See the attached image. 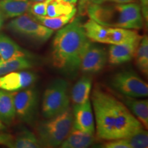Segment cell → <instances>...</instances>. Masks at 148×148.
I'll use <instances>...</instances> for the list:
<instances>
[{
	"instance_id": "obj_1",
	"label": "cell",
	"mask_w": 148,
	"mask_h": 148,
	"mask_svg": "<svg viewBox=\"0 0 148 148\" xmlns=\"http://www.w3.org/2000/svg\"><path fill=\"white\" fill-rule=\"evenodd\" d=\"M91 101L97 135L101 139L125 138L144 127L124 103L108 92L95 88Z\"/></svg>"
},
{
	"instance_id": "obj_2",
	"label": "cell",
	"mask_w": 148,
	"mask_h": 148,
	"mask_svg": "<svg viewBox=\"0 0 148 148\" xmlns=\"http://www.w3.org/2000/svg\"><path fill=\"white\" fill-rule=\"evenodd\" d=\"M89 39L79 17L59 29L53 40L51 60L57 69L71 74L79 69L82 54Z\"/></svg>"
},
{
	"instance_id": "obj_3",
	"label": "cell",
	"mask_w": 148,
	"mask_h": 148,
	"mask_svg": "<svg viewBox=\"0 0 148 148\" xmlns=\"http://www.w3.org/2000/svg\"><path fill=\"white\" fill-rule=\"evenodd\" d=\"M86 12L90 18L105 27L139 29L143 25L141 11L136 3H89Z\"/></svg>"
},
{
	"instance_id": "obj_4",
	"label": "cell",
	"mask_w": 148,
	"mask_h": 148,
	"mask_svg": "<svg viewBox=\"0 0 148 148\" xmlns=\"http://www.w3.org/2000/svg\"><path fill=\"white\" fill-rule=\"evenodd\" d=\"M73 125V112L69 108L58 115L40 122L36 129L37 138L42 147H58L69 135Z\"/></svg>"
},
{
	"instance_id": "obj_5",
	"label": "cell",
	"mask_w": 148,
	"mask_h": 148,
	"mask_svg": "<svg viewBox=\"0 0 148 148\" xmlns=\"http://www.w3.org/2000/svg\"><path fill=\"white\" fill-rule=\"evenodd\" d=\"M69 83L62 78L52 81L44 92L42 113L45 119L53 117L69 108Z\"/></svg>"
},
{
	"instance_id": "obj_6",
	"label": "cell",
	"mask_w": 148,
	"mask_h": 148,
	"mask_svg": "<svg viewBox=\"0 0 148 148\" xmlns=\"http://www.w3.org/2000/svg\"><path fill=\"white\" fill-rule=\"evenodd\" d=\"M10 32L33 41L42 43L51 38L53 30L44 26L31 14H23L14 18L7 25Z\"/></svg>"
},
{
	"instance_id": "obj_7",
	"label": "cell",
	"mask_w": 148,
	"mask_h": 148,
	"mask_svg": "<svg viewBox=\"0 0 148 148\" xmlns=\"http://www.w3.org/2000/svg\"><path fill=\"white\" fill-rule=\"evenodd\" d=\"M112 87L121 95L141 98L148 95V86L143 79L132 70L116 73L110 81Z\"/></svg>"
},
{
	"instance_id": "obj_8",
	"label": "cell",
	"mask_w": 148,
	"mask_h": 148,
	"mask_svg": "<svg viewBox=\"0 0 148 148\" xmlns=\"http://www.w3.org/2000/svg\"><path fill=\"white\" fill-rule=\"evenodd\" d=\"M16 116L22 121L31 123L36 117L38 108V92L34 88H26L11 92Z\"/></svg>"
},
{
	"instance_id": "obj_9",
	"label": "cell",
	"mask_w": 148,
	"mask_h": 148,
	"mask_svg": "<svg viewBox=\"0 0 148 148\" xmlns=\"http://www.w3.org/2000/svg\"><path fill=\"white\" fill-rule=\"evenodd\" d=\"M108 62V53L100 46L88 42L81 56L79 69L86 73L101 71Z\"/></svg>"
},
{
	"instance_id": "obj_10",
	"label": "cell",
	"mask_w": 148,
	"mask_h": 148,
	"mask_svg": "<svg viewBox=\"0 0 148 148\" xmlns=\"http://www.w3.org/2000/svg\"><path fill=\"white\" fill-rule=\"evenodd\" d=\"M36 80V74L33 72L14 71L0 76V89L14 92L28 88Z\"/></svg>"
},
{
	"instance_id": "obj_11",
	"label": "cell",
	"mask_w": 148,
	"mask_h": 148,
	"mask_svg": "<svg viewBox=\"0 0 148 148\" xmlns=\"http://www.w3.org/2000/svg\"><path fill=\"white\" fill-rule=\"evenodd\" d=\"M73 127L88 134H95V122L90 99L84 103L75 104L73 110Z\"/></svg>"
},
{
	"instance_id": "obj_12",
	"label": "cell",
	"mask_w": 148,
	"mask_h": 148,
	"mask_svg": "<svg viewBox=\"0 0 148 148\" xmlns=\"http://www.w3.org/2000/svg\"><path fill=\"white\" fill-rule=\"evenodd\" d=\"M33 54L25 50L10 37L0 34V64L19 57L34 58Z\"/></svg>"
},
{
	"instance_id": "obj_13",
	"label": "cell",
	"mask_w": 148,
	"mask_h": 148,
	"mask_svg": "<svg viewBox=\"0 0 148 148\" xmlns=\"http://www.w3.org/2000/svg\"><path fill=\"white\" fill-rule=\"evenodd\" d=\"M139 42L110 45L108 53L109 63L112 65H119L130 61L134 57Z\"/></svg>"
},
{
	"instance_id": "obj_14",
	"label": "cell",
	"mask_w": 148,
	"mask_h": 148,
	"mask_svg": "<svg viewBox=\"0 0 148 148\" xmlns=\"http://www.w3.org/2000/svg\"><path fill=\"white\" fill-rule=\"evenodd\" d=\"M121 100L130 110L135 117L143 125L144 128H148V101L145 99L121 95Z\"/></svg>"
},
{
	"instance_id": "obj_15",
	"label": "cell",
	"mask_w": 148,
	"mask_h": 148,
	"mask_svg": "<svg viewBox=\"0 0 148 148\" xmlns=\"http://www.w3.org/2000/svg\"><path fill=\"white\" fill-rule=\"evenodd\" d=\"M141 36L134 29L121 27H108V36L106 44L122 45L140 42Z\"/></svg>"
},
{
	"instance_id": "obj_16",
	"label": "cell",
	"mask_w": 148,
	"mask_h": 148,
	"mask_svg": "<svg viewBox=\"0 0 148 148\" xmlns=\"http://www.w3.org/2000/svg\"><path fill=\"white\" fill-rule=\"evenodd\" d=\"M94 134H88L73 127L60 145L62 148H86L95 143Z\"/></svg>"
},
{
	"instance_id": "obj_17",
	"label": "cell",
	"mask_w": 148,
	"mask_h": 148,
	"mask_svg": "<svg viewBox=\"0 0 148 148\" xmlns=\"http://www.w3.org/2000/svg\"><path fill=\"white\" fill-rule=\"evenodd\" d=\"M30 5L29 0H0V10L5 18H15L26 13Z\"/></svg>"
},
{
	"instance_id": "obj_18",
	"label": "cell",
	"mask_w": 148,
	"mask_h": 148,
	"mask_svg": "<svg viewBox=\"0 0 148 148\" xmlns=\"http://www.w3.org/2000/svg\"><path fill=\"white\" fill-rule=\"evenodd\" d=\"M5 145L13 148H38L42 147L37 136L27 130H23L16 137L8 135Z\"/></svg>"
},
{
	"instance_id": "obj_19",
	"label": "cell",
	"mask_w": 148,
	"mask_h": 148,
	"mask_svg": "<svg viewBox=\"0 0 148 148\" xmlns=\"http://www.w3.org/2000/svg\"><path fill=\"white\" fill-rule=\"evenodd\" d=\"M92 87V79L84 75L75 83L71 90V98L74 104H81L89 100Z\"/></svg>"
},
{
	"instance_id": "obj_20",
	"label": "cell",
	"mask_w": 148,
	"mask_h": 148,
	"mask_svg": "<svg viewBox=\"0 0 148 148\" xmlns=\"http://www.w3.org/2000/svg\"><path fill=\"white\" fill-rule=\"evenodd\" d=\"M13 97L11 92L0 89V121L10 124L15 118Z\"/></svg>"
},
{
	"instance_id": "obj_21",
	"label": "cell",
	"mask_w": 148,
	"mask_h": 148,
	"mask_svg": "<svg viewBox=\"0 0 148 148\" xmlns=\"http://www.w3.org/2000/svg\"><path fill=\"white\" fill-rule=\"evenodd\" d=\"M85 34L88 39L94 42L106 43L108 36V27H105L90 18L83 24Z\"/></svg>"
},
{
	"instance_id": "obj_22",
	"label": "cell",
	"mask_w": 148,
	"mask_h": 148,
	"mask_svg": "<svg viewBox=\"0 0 148 148\" xmlns=\"http://www.w3.org/2000/svg\"><path fill=\"white\" fill-rule=\"evenodd\" d=\"M76 13V10L73 11L71 13L64 15L57 16H33L36 21L43 25L48 28L53 29H59L69 23L73 18Z\"/></svg>"
},
{
	"instance_id": "obj_23",
	"label": "cell",
	"mask_w": 148,
	"mask_h": 148,
	"mask_svg": "<svg viewBox=\"0 0 148 148\" xmlns=\"http://www.w3.org/2000/svg\"><path fill=\"white\" fill-rule=\"evenodd\" d=\"M32 59L27 57H19L0 64V76H2L12 71L32 67L34 64Z\"/></svg>"
},
{
	"instance_id": "obj_24",
	"label": "cell",
	"mask_w": 148,
	"mask_h": 148,
	"mask_svg": "<svg viewBox=\"0 0 148 148\" xmlns=\"http://www.w3.org/2000/svg\"><path fill=\"white\" fill-rule=\"evenodd\" d=\"M138 69L144 75L148 74V37L141 38L134 55Z\"/></svg>"
},
{
	"instance_id": "obj_25",
	"label": "cell",
	"mask_w": 148,
	"mask_h": 148,
	"mask_svg": "<svg viewBox=\"0 0 148 148\" xmlns=\"http://www.w3.org/2000/svg\"><path fill=\"white\" fill-rule=\"evenodd\" d=\"M76 10L75 4L63 1L51 0L47 8V16H57L68 14Z\"/></svg>"
},
{
	"instance_id": "obj_26",
	"label": "cell",
	"mask_w": 148,
	"mask_h": 148,
	"mask_svg": "<svg viewBox=\"0 0 148 148\" xmlns=\"http://www.w3.org/2000/svg\"><path fill=\"white\" fill-rule=\"evenodd\" d=\"M125 139L130 148H147L148 147V133L144 127L125 137Z\"/></svg>"
},
{
	"instance_id": "obj_27",
	"label": "cell",
	"mask_w": 148,
	"mask_h": 148,
	"mask_svg": "<svg viewBox=\"0 0 148 148\" xmlns=\"http://www.w3.org/2000/svg\"><path fill=\"white\" fill-rule=\"evenodd\" d=\"M51 0H44L42 1L34 2L30 5L29 12L32 16H46L47 15V8L49 3Z\"/></svg>"
},
{
	"instance_id": "obj_28",
	"label": "cell",
	"mask_w": 148,
	"mask_h": 148,
	"mask_svg": "<svg viewBox=\"0 0 148 148\" xmlns=\"http://www.w3.org/2000/svg\"><path fill=\"white\" fill-rule=\"evenodd\" d=\"M102 147L105 148H130L125 138L119 139L110 140L108 142L104 143Z\"/></svg>"
},
{
	"instance_id": "obj_29",
	"label": "cell",
	"mask_w": 148,
	"mask_h": 148,
	"mask_svg": "<svg viewBox=\"0 0 148 148\" xmlns=\"http://www.w3.org/2000/svg\"><path fill=\"white\" fill-rule=\"evenodd\" d=\"M141 14L146 22L148 21V0H139Z\"/></svg>"
},
{
	"instance_id": "obj_30",
	"label": "cell",
	"mask_w": 148,
	"mask_h": 148,
	"mask_svg": "<svg viewBox=\"0 0 148 148\" xmlns=\"http://www.w3.org/2000/svg\"><path fill=\"white\" fill-rule=\"evenodd\" d=\"M134 0H92L90 3H131Z\"/></svg>"
},
{
	"instance_id": "obj_31",
	"label": "cell",
	"mask_w": 148,
	"mask_h": 148,
	"mask_svg": "<svg viewBox=\"0 0 148 148\" xmlns=\"http://www.w3.org/2000/svg\"><path fill=\"white\" fill-rule=\"evenodd\" d=\"M88 3H89V0H79L78 10L79 14H84L85 11H86Z\"/></svg>"
},
{
	"instance_id": "obj_32",
	"label": "cell",
	"mask_w": 148,
	"mask_h": 148,
	"mask_svg": "<svg viewBox=\"0 0 148 148\" xmlns=\"http://www.w3.org/2000/svg\"><path fill=\"white\" fill-rule=\"evenodd\" d=\"M4 16H3V14L1 13V10H0V30H1V27L3 26V22H4Z\"/></svg>"
},
{
	"instance_id": "obj_33",
	"label": "cell",
	"mask_w": 148,
	"mask_h": 148,
	"mask_svg": "<svg viewBox=\"0 0 148 148\" xmlns=\"http://www.w3.org/2000/svg\"><path fill=\"white\" fill-rule=\"evenodd\" d=\"M4 128H5V126H4V125H3V123H2V122L0 121V131L3 130Z\"/></svg>"
},
{
	"instance_id": "obj_34",
	"label": "cell",
	"mask_w": 148,
	"mask_h": 148,
	"mask_svg": "<svg viewBox=\"0 0 148 148\" xmlns=\"http://www.w3.org/2000/svg\"><path fill=\"white\" fill-rule=\"evenodd\" d=\"M56 1H66V2H69L71 3V0H56Z\"/></svg>"
},
{
	"instance_id": "obj_35",
	"label": "cell",
	"mask_w": 148,
	"mask_h": 148,
	"mask_svg": "<svg viewBox=\"0 0 148 148\" xmlns=\"http://www.w3.org/2000/svg\"><path fill=\"white\" fill-rule=\"evenodd\" d=\"M30 1H32V2H38V1H42L44 0H29Z\"/></svg>"
},
{
	"instance_id": "obj_36",
	"label": "cell",
	"mask_w": 148,
	"mask_h": 148,
	"mask_svg": "<svg viewBox=\"0 0 148 148\" xmlns=\"http://www.w3.org/2000/svg\"><path fill=\"white\" fill-rule=\"evenodd\" d=\"M77 0H71V2L72 3H73V4H75V3H77Z\"/></svg>"
},
{
	"instance_id": "obj_37",
	"label": "cell",
	"mask_w": 148,
	"mask_h": 148,
	"mask_svg": "<svg viewBox=\"0 0 148 148\" xmlns=\"http://www.w3.org/2000/svg\"><path fill=\"white\" fill-rule=\"evenodd\" d=\"M92 1V0H89V3H90V2H91V1Z\"/></svg>"
}]
</instances>
